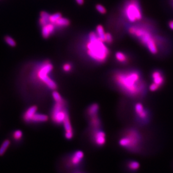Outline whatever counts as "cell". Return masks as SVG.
<instances>
[{
  "mask_svg": "<svg viewBox=\"0 0 173 173\" xmlns=\"http://www.w3.org/2000/svg\"><path fill=\"white\" fill-rule=\"evenodd\" d=\"M148 136L136 127H128L119 133L117 138L119 147L133 154L145 153L148 147Z\"/></svg>",
  "mask_w": 173,
  "mask_h": 173,
  "instance_id": "obj_2",
  "label": "cell"
},
{
  "mask_svg": "<svg viewBox=\"0 0 173 173\" xmlns=\"http://www.w3.org/2000/svg\"><path fill=\"white\" fill-rule=\"evenodd\" d=\"M170 1H171V4H172V5L173 8V0H170Z\"/></svg>",
  "mask_w": 173,
  "mask_h": 173,
  "instance_id": "obj_33",
  "label": "cell"
},
{
  "mask_svg": "<svg viewBox=\"0 0 173 173\" xmlns=\"http://www.w3.org/2000/svg\"><path fill=\"white\" fill-rule=\"evenodd\" d=\"M71 173H87L86 172L83 170V169H80V170H76L74 172H72Z\"/></svg>",
  "mask_w": 173,
  "mask_h": 173,
  "instance_id": "obj_31",
  "label": "cell"
},
{
  "mask_svg": "<svg viewBox=\"0 0 173 173\" xmlns=\"http://www.w3.org/2000/svg\"><path fill=\"white\" fill-rule=\"evenodd\" d=\"M88 137L90 143L97 148L103 147L106 142V134L102 128L89 129Z\"/></svg>",
  "mask_w": 173,
  "mask_h": 173,
  "instance_id": "obj_9",
  "label": "cell"
},
{
  "mask_svg": "<svg viewBox=\"0 0 173 173\" xmlns=\"http://www.w3.org/2000/svg\"><path fill=\"white\" fill-rule=\"evenodd\" d=\"M63 71L65 73H69L73 69V65L70 62H65L62 66Z\"/></svg>",
  "mask_w": 173,
  "mask_h": 173,
  "instance_id": "obj_26",
  "label": "cell"
},
{
  "mask_svg": "<svg viewBox=\"0 0 173 173\" xmlns=\"http://www.w3.org/2000/svg\"><path fill=\"white\" fill-rule=\"evenodd\" d=\"M115 57L118 62L121 64L126 63L128 60V56L124 52L121 51H118L117 52H116L115 55Z\"/></svg>",
  "mask_w": 173,
  "mask_h": 173,
  "instance_id": "obj_22",
  "label": "cell"
},
{
  "mask_svg": "<svg viewBox=\"0 0 173 173\" xmlns=\"http://www.w3.org/2000/svg\"><path fill=\"white\" fill-rule=\"evenodd\" d=\"M123 14L129 23L135 24L141 20L143 14L138 1L128 0L124 5Z\"/></svg>",
  "mask_w": 173,
  "mask_h": 173,
  "instance_id": "obj_7",
  "label": "cell"
},
{
  "mask_svg": "<svg viewBox=\"0 0 173 173\" xmlns=\"http://www.w3.org/2000/svg\"><path fill=\"white\" fill-rule=\"evenodd\" d=\"M10 140L15 145H19L24 140V134L20 129H16L11 132Z\"/></svg>",
  "mask_w": 173,
  "mask_h": 173,
  "instance_id": "obj_17",
  "label": "cell"
},
{
  "mask_svg": "<svg viewBox=\"0 0 173 173\" xmlns=\"http://www.w3.org/2000/svg\"><path fill=\"white\" fill-rule=\"evenodd\" d=\"M140 167V163L136 160H127L123 163V169L128 173H137Z\"/></svg>",
  "mask_w": 173,
  "mask_h": 173,
  "instance_id": "obj_11",
  "label": "cell"
},
{
  "mask_svg": "<svg viewBox=\"0 0 173 173\" xmlns=\"http://www.w3.org/2000/svg\"><path fill=\"white\" fill-rule=\"evenodd\" d=\"M112 79L119 88L129 97H141L145 93V83L138 70H119L114 73Z\"/></svg>",
  "mask_w": 173,
  "mask_h": 173,
  "instance_id": "obj_1",
  "label": "cell"
},
{
  "mask_svg": "<svg viewBox=\"0 0 173 173\" xmlns=\"http://www.w3.org/2000/svg\"><path fill=\"white\" fill-rule=\"evenodd\" d=\"M41 28L42 35L44 38L46 39L49 38L51 35H54L57 30V28L56 27L55 25L49 21V23L42 26Z\"/></svg>",
  "mask_w": 173,
  "mask_h": 173,
  "instance_id": "obj_14",
  "label": "cell"
},
{
  "mask_svg": "<svg viewBox=\"0 0 173 173\" xmlns=\"http://www.w3.org/2000/svg\"><path fill=\"white\" fill-rule=\"evenodd\" d=\"M52 98L54 100L55 102H60V101H62L64 100L62 96H61V95L56 90L52 91Z\"/></svg>",
  "mask_w": 173,
  "mask_h": 173,
  "instance_id": "obj_25",
  "label": "cell"
},
{
  "mask_svg": "<svg viewBox=\"0 0 173 173\" xmlns=\"http://www.w3.org/2000/svg\"><path fill=\"white\" fill-rule=\"evenodd\" d=\"M168 26L171 30H173V20H170L168 23Z\"/></svg>",
  "mask_w": 173,
  "mask_h": 173,
  "instance_id": "obj_30",
  "label": "cell"
},
{
  "mask_svg": "<svg viewBox=\"0 0 173 173\" xmlns=\"http://www.w3.org/2000/svg\"><path fill=\"white\" fill-rule=\"evenodd\" d=\"M98 37L105 42V36L106 32L105 31L104 27L102 25H98L96 28V32Z\"/></svg>",
  "mask_w": 173,
  "mask_h": 173,
  "instance_id": "obj_23",
  "label": "cell"
},
{
  "mask_svg": "<svg viewBox=\"0 0 173 173\" xmlns=\"http://www.w3.org/2000/svg\"><path fill=\"white\" fill-rule=\"evenodd\" d=\"M68 116L69 115L65 101L55 102L51 109L50 115L52 123L57 125H62Z\"/></svg>",
  "mask_w": 173,
  "mask_h": 173,
  "instance_id": "obj_8",
  "label": "cell"
},
{
  "mask_svg": "<svg viewBox=\"0 0 173 173\" xmlns=\"http://www.w3.org/2000/svg\"><path fill=\"white\" fill-rule=\"evenodd\" d=\"M160 88V87L159 86L154 83H151L150 84V85L149 86V90L151 92H156V91L159 90Z\"/></svg>",
  "mask_w": 173,
  "mask_h": 173,
  "instance_id": "obj_29",
  "label": "cell"
},
{
  "mask_svg": "<svg viewBox=\"0 0 173 173\" xmlns=\"http://www.w3.org/2000/svg\"><path fill=\"white\" fill-rule=\"evenodd\" d=\"M85 155L82 150H76L64 155L58 162L57 168L61 173H71L83 169Z\"/></svg>",
  "mask_w": 173,
  "mask_h": 173,
  "instance_id": "obj_6",
  "label": "cell"
},
{
  "mask_svg": "<svg viewBox=\"0 0 173 173\" xmlns=\"http://www.w3.org/2000/svg\"><path fill=\"white\" fill-rule=\"evenodd\" d=\"M128 32L141 42L152 55H158L161 49L169 50L170 47L169 40L156 35L147 26L133 24L128 28Z\"/></svg>",
  "mask_w": 173,
  "mask_h": 173,
  "instance_id": "obj_3",
  "label": "cell"
},
{
  "mask_svg": "<svg viewBox=\"0 0 173 173\" xmlns=\"http://www.w3.org/2000/svg\"><path fill=\"white\" fill-rule=\"evenodd\" d=\"M76 3L79 5H82L84 4V0H76Z\"/></svg>",
  "mask_w": 173,
  "mask_h": 173,
  "instance_id": "obj_32",
  "label": "cell"
},
{
  "mask_svg": "<svg viewBox=\"0 0 173 173\" xmlns=\"http://www.w3.org/2000/svg\"><path fill=\"white\" fill-rule=\"evenodd\" d=\"M99 106L97 104L90 105L87 110V114L88 118L98 115Z\"/></svg>",
  "mask_w": 173,
  "mask_h": 173,
  "instance_id": "obj_19",
  "label": "cell"
},
{
  "mask_svg": "<svg viewBox=\"0 0 173 173\" xmlns=\"http://www.w3.org/2000/svg\"><path fill=\"white\" fill-rule=\"evenodd\" d=\"M63 127L64 130V137L67 140L72 139L74 136V132L73 128L69 116L66 118L63 123Z\"/></svg>",
  "mask_w": 173,
  "mask_h": 173,
  "instance_id": "obj_12",
  "label": "cell"
},
{
  "mask_svg": "<svg viewBox=\"0 0 173 173\" xmlns=\"http://www.w3.org/2000/svg\"><path fill=\"white\" fill-rule=\"evenodd\" d=\"M105 42L106 44H111L113 42V37L111 33L109 32H106L105 36Z\"/></svg>",
  "mask_w": 173,
  "mask_h": 173,
  "instance_id": "obj_27",
  "label": "cell"
},
{
  "mask_svg": "<svg viewBox=\"0 0 173 173\" xmlns=\"http://www.w3.org/2000/svg\"><path fill=\"white\" fill-rule=\"evenodd\" d=\"M134 110L137 121L139 124L145 125L149 123L150 121V113L145 109L143 104L141 102L136 103L134 105Z\"/></svg>",
  "mask_w": 173,
  "mask_h": 173,
  "instance_id": "obj_10",
  "label": "cell"
},
{
  "mask_svg": "<svg viewBox=\"0 0 173 173\" xmlns=\"http://www.w3.org/2000/svg\"><path fill=\"white\" fill-rule=\"evenodd\" d=\"M53 69L54 66L51 62L44 60L35 67L31 75V79L35 83L46 86L50 90H56L57 84L51 77Z\"/></svg>",
  "mask_w": 173,
  "mask_h": 173,
  "instance_id": "obj_5",
  "label": "cell"
},
{
  "mask_svg": "<svg viewBox=\"0 0 173 173\" xmlns=\"http://www.w3.org/2000/svg\"><path fill=\"white\" fill-rule=\"evenodd\" d=\"M84 44V49L88 57L98 64L106 62L110 55L106 43L101 40L95 32H90Z\"/></svg>",
  "mask_w": 173,
  "mask_h": 173,
  "instance_id": "obj_4",
  "label": "cell"
},
{
  "mask_svg": "<svg viewBox=\"0 0 173 173\" xmlns=\"http://www.w3.org/2000/svg\"><path fill=\"white\" fill-rule=\"evenodd\" d=\"M151 78L153 83L156 84L160 88L164 85L165 82V78L164 73L160 70H155L152 73Z\"/></svg>",
  "mask_w": 173,
  "mask_h": 173,
  "instance_id": "obj_13",
  "label": "cell"
},
{
  "mask_svg": "<svg viewBox=\"0 0 173 173\" xmlns=\"http://www.w3.org/2000/svg\"><path fill=\"white\" fill-rule=\"evenodd\" d=\"M96 9L100 14H105L106 13V8L101 4H97L96 6Z\"/></svg>",
  "mask_w": 173,
  "mask_h": 173,
  "instance_id": "obj_28",
  "label": "cell"
},
{
  "mask_svg": "<svg viewBox=\"0 0 173 173\" xmlns=\"http://www.w3.org/2000/svg\"><path fill=\"white\" fill-rule=\"evenodd\" d=\"M50 14L46 11H41L40 15V19H39V25L41 27L42 26L47 24L49 23V18Z\"/></svg>",
  "mask_w": 173,
  "mask_h": 173,
  "instance_id": "obj_20",
  "label": "cell"
},
{
  "mask_svg": "<svg viewBox=\"0 0 173 173\" xmlns=\"http://www.w3.org/2000/svg\"><path fill=\"white\" fill-rule=\"evenodd\" d=\"M4 40H5V42L10 47H14L16 46V42L11 37L8 36V35H6V36L5 37Z\"/></svg>",
  "mask_w": 173,
  "mask_h": 173,
  "instance_id": "obj_24",
  "label": "cell"
},
{
  "mask_svg": "<svg viewBox=\"0 0 173 173\" xmlns=\"http://www.w3.org/2000/svg\"><path fill=\"white\" fill-rule=\"evenodd\" d=\"M37 112H38V107L37 106L33 105L29 107L28 109H27L24 112L22 115V119L23 121L25 123L28 124L30 119Z\"/></svg>",
  "mask_w": 173,
  "mask_h": 173,
  "instance_id": "obj_16",
  "label": "cell"
},
{
  "mask_svg": "<svg viewBox=\"0 0 173 173\" xmlns=\"http://www.w3.org/2000/svg\"><path fill=\"white\" fill-rule=\"evenodd\" d=\"M48 120L49 117L47 115L37 112L30 119L28 124H41L47 122Z\"/></svg>",
  "mask_w": 173,
  "mask_h": 173,
  "instance_id": "obj_15",
  "label": "cell"
},
{
  "mask_svg": "<svg viewBox=\"0 0 173 173\" xmlns=\"http://www.w3.org/2000/svg\"><path fill=\"white\" fill-rule=\"evenodd\" d=\"M54 25L57 28V29H61L63 28H66L69 26L70 21L67 18H64L62 16L56 21Z\"/></svg>",
  "mask_w": 173,
  "mask_h": 173,
  "instance_id": "obj_18",
  "label": "cell"
},
{
  "mask_svg": "<svg viewBox=\"0 0 173 173\" xmlns=\"http://www.w3.org/2000/svg\"><path fill=\"white\" fill-rule=\"evenodd\" d=\"M11 141L10 139H6L3 141L1 145H0V157L5 155L7 149L11 145Z\"/></svg>",
  "mask_w": 173,
  "mask_h": 173,
  "instance_id": "obj_21",
  "label": "cell"
}]
</instances>
